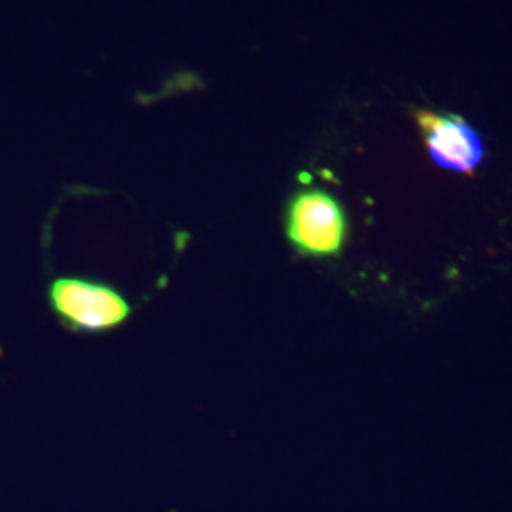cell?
Returning a JSON list of instances; mask_svg holds the SVG:
<instances>
[{
	"instance_id": "cell-2",
	"label": "cell",
	"mask_w": 512,
	"mask_h": 512,
	"mask_svg": "<svg viewBox=\"0 0 512 512\" xmlns=\"http://www.w3.org/2000/svg\"><path fill=\"white\" fill-rule=\"evenodd\" d=\"M48 294L55 315L76 332L116 329L131 315V306L122 294L88 279L59 277Z\"/></svg>"
},
{
	"instance_id": "cell-1",
	"label": "cell",
	"mask_w": 512,
	"mask_h": 512,
	"mask_svg": "<svg viewBox=\"0 0 512 512\" xmlns=\"http://www.w3.org/2000/svg\"><path fill=\"white\" fill-rule=\"evenodd\" d=\"M285 234L296 253L311 258H332L344 249L348 217L329 192L317 188L300 190L287 205Z\"/></svg>"
},
{
	"instance_id": "cell-3",
	"label": "cell",
	"mask_w": 512,
	"mask_h": 512,
	"mask_svg": "<svg viewBox=\"0 0 512 512\" xmlns=\"http://www.w3.org/2000/svg\"><path fill=\"white\" fill-rule=\"evenodd\" d=\"M418 126L435 164L471 175L484 160V145L476 129L454 114L418 112Z\"/></svg>"
}]
</instances>
